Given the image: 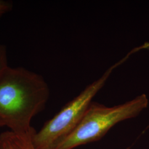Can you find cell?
<instances>
[{"label": "cell", "mask_w": 149, "mask_h": 149, "mask_svg": "<svg viewBox=\"0 0 149 149\" xmlns=\"http://www.w3.org/2000/svg\"><path fill=\"white\" fill-rule=\"evenodd\" d=\"M33 134L21 135L10 130L3 132L0 134V149H36L32 141Z\"/></svg>", "instance_id": "277c9868"}, {"label": "cell", "mask_w": 149, "mask_h": 149, "mask_svg": "<svg viewBox=\"0 0 149 149\" xmlns=\"http://www.w3.org/2000/svg\"><path fill=\"white\" fill-rule=\"evenodd\" d=\"M50 89L43 76L23 67H8L0 77V120L10 130L32 135V119L44 109Z\"/></svg>", "instance_id": "6da1fadb"}, {"label": "cell", "mask_w": 149, "mask_h": 149, "mask_svg": "<svg viewBox=\"0 0 149 149\" xmlns=\"http://www.w3.org/2000/svg\"><path fill=\"white\" fill-rule=\"evenodd\" d=\"M148 104L145 94L113 107L93 101L78 126L55 149H74L97 141L118 123L138 116Z\"/></svg>", "instance_id": "3957f363"}, {"label": "cell", "mask_w": 149, "mask_h": 149, "mask_svg": "<svg viewBox=\"0 0 149 149\" xmlns=\"http://www.w3.org/2000/svg\"><path fill=\"white\" fill-rule=\"evenodd\" d=\"M8 67L7 49L4 45L0 44V77Z\"/></svg>", "instance_id": "5b68a950"}, {"label": "cell", "mask_w": 149, "mask_h": 149, "mask_svg": "<svg viewBox=\"0 0 149 149\" xmlns=\"http://www.w3.org/2000/svg\"><path fill=\"white\" fill-rule=\"evenodd\" d=\"M12 3L6 0H0V19L7 13L11 11Z\"/></svg>", "instance_id": "8992f818"}, {"label": "cell", "mask_w": 149, "mask_h": 149, "mask_svg": "<svg viewBox=\"0 0 149 149\" xmlns=\"http://www.w3.org/2000/svg\"><path fill=\"white\" fill-rule=\"evenodd\" d=\"M137 52L132 50L122 59L110 66L98 79L87 86L79 95L66 103L53 117L33 135L36 149H55L79 124L97 93L101 90L113 71Z\"/></svg>", "instance_id": "7a4b0ae2"}, {"label": "cell", "mask_w": 149, "mask_h": 149, "mask_svg": "<svg viewBox=\"0 0 149 149\" xmlns=\"http://www.w3.org/2000/svg\"><path fill=\"white\" fill-rule=\"evenodd\" d=\"M5 127V125L3 124V123L2 122V121L1 120H0V128Z\"/></svg>", "instance_id": "52a82bcc"}]
</instances>
